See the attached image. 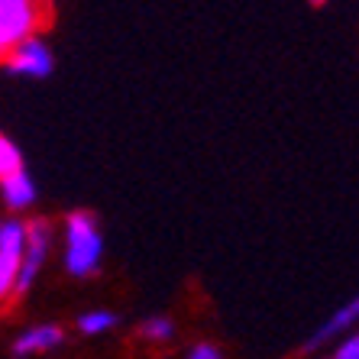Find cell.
I'll list each match as a JSON object with an SVG mask.
<instances>
[{
    "label": "cell",
    "instance_id": "obj_1",
    "mask_svg": "<svg viewBox=\"0 0 359 359\" xmlns=\"http://www.w3.org/2000/svg\"><path fill=\"white\" fill-rule=\"evenodd\" d=\"M104 262V233L91 210H72L62 224V266L68 276L91 278Z\"/></svg>",
    "mask_w": 359,
    "mask_h": 359
},
{
    "label": "cell",
    "instance_id": "obj_2",
    "mask_svg": "<svg viewBox=\"0 0 359 359\" xmlns=\"http://www.w3.org/2000/svg\"><path fill=\"white\" fill-rule=\"evenodd\" d=\"M49 23L46 0H0V59Z\"/></svg>",
    "mask_w": 359,
    "mask_h": 359
},
{
    "label": "cell",
    "instance_id": "obj_3",
    "mask_svg": "<svg viewBox=\"0 0 359 359\" xmlns=\"http://www.w3.org/2000/svg\"><path fill=\"white\" fill-rule=\"evenodd\" d=\"M49 252H52V224L46 217L26 220V250L17 266V298L36 285L42 266L49 259Z\"/></svg>",
    "mask_w": 359,
    "mask_h": 359
},
{
    "label": "cell",
    "instance_id": "obj_4",
    "mask_svg": "<svg viewBox=\"0 0 359 359\" xmlns=\"http://www.w3.org/2000/svg\"><path fill=\"white\" fill-rule=\"evenodd\" d=\"M4 65L20 78H49L52 68H55V55H52L49 42L42 36H29L4 55Z\"/></svg>",
    "mask_w": 359,
    "mask_h": 359
},
{
    "label": "cell",
    "instance_id": "obj_5",
    "mask_svg": "<svg viewBox=\"0 0 359 359\" xmlns=\"http://www.w3.org/2000/svg\"><path fill=\"white\" fill-rule=\"evenodd\" d=\"M62 340H65V330L59 324H36V327H26L23 334L13 340L10 350H13L17 359H29V356H42V353L62 346Z\"/></svg>",
    "mask_w": 359,
    "mask_h": 359
},
{
    "label": "cell",
    "instance_id": "obj_6",
    "mask_svg": "<svg viewBox=\"0 0 359 359\" xmlns=\"http://www.w3.org/2000/svg\"><path fill=\"white\" fill-rule=\"evenodd\" d=\"M36 182L33 175L26 172V168H20V172H13V175H7L4 182H0V201H4V208H7V214H23V210H29L36 204Z\"/></svg>",
    "mask_w": 359,
    "mask_h": 359
},
{
    "label": "cell",
    "instance_id": "obj_7",
    "mask_svg": "<svg viewBox=\"0 0 359 359\" xmlns=\"http://www.w3.org/2000/svg\"><path fill=\"white\" fill-rule=\"evenodd\" d=\"M356 327H359V294H353L346 304H340V308L318 327V334L308 340V346H320V343H327V340H337L340 334L346 337V334H353Z\"/></svg>",
    "mask_w": 359,
    "mask_h": 359
},
{
    "label": "cell",
    "instance_id": "obj_8",
    "mask_svg": "<svg viewBox=\"0 0 359 359\" xmlns=\"http://www.w3.org/2000/svg\"><path fill=\"white\" fill-rule=\"evenodd\" d=\"M26 250V220L17 214H4L0 217V256L7 259H17Z\"/></svg>",
    "mask_w": 359,
    "mask_h": 359
},
{
    "label": "cell",
    "instance_id": "obj_9",
    "mask_svg": "<svg viewBox=\"0 0 359 359\" xmlns=\"http://www.w3.org/2000/svg\"><path fill=\"white\" fill-rule=\"evenodd\" d=\"M114 327H117V318L107 308H91L78 318V330L84 337H100V334H107V330H114Z\"/></svg>",
    "mask_w": 359,
    "mask_h": 359
},
{
    "label": "cell",
    "instance_id": "obj_10",
    "mask_svg": "<svg viewBox=\"0 0 359 359\" xmlns=\"http://www.w3.org/2000/svg\"><path fill=\"white\" fill-rule=\"evenodd\" d=\"M136 334H140V340H146V343H168L175 337V324L168 318H159V314H156V318L142 320Z\"/></svg>",
    "mask_w": 359,
    "mask_h": 359
},
{
    "label": "cell",
    "instance_id": "obj_11",
    "mask_svg": "<svg viewBox=\"0 0 359 359\" xmlns=\"http://www.w3.org/2000/svg\"><path fill=\"white\" fill-rule=\"evenodd\" d=\"M23 168V152H20V146L10 136L0 133V182L7 175H13V172H20Z\"/></svg>",
    "mask_w": 359,
    "mask_h": 359
},
{
    "label": "cell",
    "instance_id": "obj_12",
    "mask_svg": "<svg viewBox=\"0 0 359 359\" xmlns=\"http://www.w3.org/2000/svg\"><path fill=\"white\" fill-rule=\"evenodd\" d=\"M17 259L0 256V304H7L10 298H17Z\"/></svg>",
    "mask_w": 359,
    "mask_h": 359
},
{
    "label": "cell",
    "instance_id": "obj_13",
    "mask_svg": "<svg viewBox=\"0 0 359 359\" xmlns=\"http://www.w3.org/2000/svg\"><path fill=\"white\" fill-rule=\"evenodd\" d=\"M330 359H359V330L340 337V343H337V350Z\"/></svg>",
    "mask_w": 359,
    "mask_h": 359
},
{
    "label": "cell",
    "instance_id": "obj_14",
    "mask_svg": "<svg viewBox=\"0 0 359 359\" xmlns=\"http://www.w3.org/2000/svg\"><path fill=\"white\" fill-rule=\"evenodd\" d=\"M184 359H224V353L214 343H194L191 350L184 353Z\"/></svg>",
    "mask_w": 359,
    "mask_h": 359
},
{
    "label": "cell",
    "instance_id": "obj_15",
    "mask_svg": "<svg viewBox=\"0 0 359 359\" xmlns=\"http://www.w3.org/2000/svg\"><path fill=\"white\" fill-rule=\"evenodd\" d=\"M311 4H314V7H324V4H327V0H311Z\"/></svg>",
    "mask_w": 359,
    "mask_h": 359
}]
</instances>
